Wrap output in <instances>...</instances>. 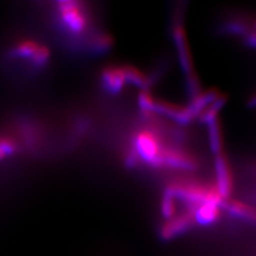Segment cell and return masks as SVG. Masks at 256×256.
Masks as SVG:
<instances>
[{"instance_id": "7a4b0ae2", "label": "cell", "mask_w": 256, "mask_h": 256, "mask_svg": "<svg viewBox=\"0 0 256 256\" xmlns=\"http://www.w3.org/2000/svg\"><path fill=\"white\" fill-rule=\"evenodd\" d=\"M184 15H185V9L184 8L176 9L174 22L172 25V38L175 44L176 52H178V54L182 70L187 78L196 75V73L194 70V60H192V54L186 34V30L185 27H184Z\"/></svg>"}, {"instance_id": "52a82bcc", "label": "cell", "mask_w": 256, "mask_h": 256, "mask_svg": "<svg viewBox=\"0 0 256 256\" xmlns=\"http://www.w3.org/2000/svg\"><path fill=\"white\" fill-rule=\"evenodd\" d=\"M194 210L191 208L186 212L178 216H174L173 218L168 220L162 224L160 228V237L164 240H172L180 235H182L194 226Z\"/></svg>"}, {"instance_id": "ffe728a7", "label": "cell", "mask_w": 256, "mask_h": 256, "mask_svg": "<svg viewBox=\"0 0 256 256\" xmlns=\"http://www.w3.org/2000/svg\"><path fill=\"white\" fill-rule=\"evenodd\" d=\"M224 28L228 32V34H248V27L246 22L242 20H230L228 22Z\"/></svg>"}, {"instance_id": "8fae6325", "label": "cell", "mask_w": 256, "mask_h": 256, "mask_svg": "<svg viewBox=\"0 0 256 256\" xmlns=\"http://www.w3.org/2000/svg\"><path fill=\"white\" fill-rule=\"evenodd\" d=\"M222 207L230 214L248 222L256 224V208L237 200H226Z\"/></svg>"}, {"instance_id": "9c48e42d", "label": "cell", "mask_w": 256, "mask_h": 256, "mask_svg": "<svg viewBox=\"0 0 256 256\" xmlns=\"http://www.w3.org/2000/svg\"><path fill=\"white\" fill-rule=\"evenodd\" d=\"M154 112H158V114L171 118L172 120H175L176 122L184 125L191 123L194 118L187 107H182L175 105V104L159 100H155Z\"/></svg>"}, {"instance_id": "6da1fadb", "label": "cell", "mask_w": 256, "mask_h": 256, "mask_svg": "<svg viewBox=\"0 0 256 256\" xmlns=\"http://www.w3.org/2000/svg\"><path fill=\"white\" fill-rule=\"evenodd\" d=\"M174 198H178L196 208L203 204H212L222 207L224 200L216 187H207L194 182H175L166 188Z\"/></svg>"}, {"instance_id": "7402d4cb", "label": "cell", "mask_w": 256, "mask_h": 256, "mask_svg": "<svg viewBox=\"0 0 256 256\" xmlns=\"http://www.w3.org/2000/svg\"><path fill=\"white\" fill-rule=\"evenodd\" d=\"M244 42L249 46L256 48V32H248L244 36Z\"/></svg>"}, {"instance_id": "d6986e66", "label": "cell", "mask_w": 256, "mask_h": 256, "mask_svg": "<svg viewBox=\"0 0 256 256\" xmlns=\"http://www.w3.org/2000/svg\"><path fill=\"white\" fill-rule=\"evenodd\" d=\"M112 44H114V41H112V38L109 34H100L94 40V42H93L94 50L100 52L109 50Z\"/></svg>"}, {"instance_id": "603a6c76", "label": "cell", "mask_w": 256, "mask_h": 256, "mask_svg": "<svg viewBox=\"0 0 256 256\" xmlns=\"http://www.w3.org/2000/svg\"><path fill=\"white\" fill-rule=\"evenodd\" d=\"M248 106L251 107V108L256 107V94L253 95L252 98L249 100V102H248Z\"/></svg>"}, {"instance_id": "277c9868", "label": "cell", "mask_w": 256, "mask_h": 256, "mask_svg": "<svg viewBox=\"0 0 256 256\" xmlns=\"http://www.w3.org/2000/svg\"><path fill=\"white\" fill-rule=\"evenodd\" d=\"M60 18L72 34H82L86 28V16L79 4L73 0L58 2Z\"/></svg>"}, {"instance_id": "cb8c5ba5", "label": "cell", "mask_w": 256, "mask_h": 256, "mask_svg": "<svg viewBox=\"0 0 256 256\" xmlns=\"http://www.w3.org/2000/svg\"><path fill=\"white\" fill-rule=\"evenodd\" d=\"M253 27H254V30H255V32H256V18L254 20V22H253Z\"/></svg>"}, {"instance_id": "ba28073f", "label": "cell", "mask_w": 256, "mask_h": 256, "mask_svg": "<svg viewBox=\"0 0 256 256\" xmlns=\"http://www.w3.org/2000/svg\"><path fill=\"white\" fill-rule=\"evenodd\" d=\"M16 56L22 59H28L36 66H44L50 61V52L44 45L34 41H24L15 46Z\"/></svg>"}, {"instance_id": "5b68a950", "label": "cell", "mask_w": 256, "mask_h": 256, "mask_svg": "<svg viewBox=\"0 0 256 256\" xmlns=\"http://www.w3.org/2000/svg\"><path fill=\"white\" fill-rule=\"evenodd\" d=\"M159 166H170L173 169L194 171L198 168V162L194 156L185 150L173 148H164L159 159Z\"/></svg>"}, {"instance_id": "9a60e30c", "label": "cell", "mask_w": 256, "mask_h": 256, "mask_svg": "<svg viewBox=\"0 0 256 256\" xmlns=\"http://www.w3.org/2000/svg\"><path fill=\"white\" fill-rule=\"evenodd\" d=\"M123 70L126 82L134 86L141 88L142 91H148V88L152 84V79L146 77V75L143 74L139 68L132 66H126L123 68Z\"/></svg>"}, {"instance_id": "7c38bea8", "label": "cell", "mask_w": 256, "mask_h": 256, "mask_svg": "<svg viewBox=\"0 0 256 256\" xmlns=\"http://www.w3.org/2000/svg\"><path fill=\"white\" fill-rule=\"evenodd\" d=\"M221 95L222 94L219 92L218 89H216V88H212V89L202 91V93L198 94L196 98L191 100L187 108L189 109L192 116L196 118L202 114V111L206 107L210 106L214 100H217Z\"/></svg>"}, {"instance_id": "8992f818", "label": "cell", "mask_w": 256, "mask_h": 256, "mask_svg": "<svg viewBox=\"0 0 256 256\" xmlns=\"http://www.w3.org/2000/svg\"><path fill=\"white\" fill-rule=\"evenodd\" d=\"M216 188L224 200H228L233 191V174L226 155L221 153L214 156Z\"/></svg>"}, {"instance_id": "3957f363", "label": "cell", "mask_w": 256, "mask_h": 256, "mask_svg": "<svg viewBox=\"0 0 256 256\" xmlns=\"http://www.w3.org/2000/svg\"><path fill=\"white\" fill-rule=\"evenodd\" d=\"M164 146L159 138L150 130H141L134 140V150L146 164L159 168V159Z\"/></svg>"}, {"instance_id": "2e32d148", "label": "cell", "mask_w": 256, "mask_h": 256, "mask_svg": "<svg viewBox=\"0 0 256 256\" xmlns=\"http://www.w3.org/2000/svg\"><path fill=\"white\" fill-rule=\"evenodd\" d=\"M228 102V96L226 95H221L220 98L214 100V102H212L210 106L206 107L203 111L202 114H200L198 118L200 120V122L203 123V124H207L210 123L212 120L217 118L218 114H219V111L224 107Z\"/></svg>"}, {"instance_id": "4fadbf2b", "label": "cell", "mask_w": 256, "mask_h": 256, "mask_svg": "<svg viewBox=\"0 0 256 256\" xmlns=\"http://www.w3.org/2000/svg\"><path fill=\"white\" fill-rule=\"evenodd\" d=\"M194 222L200 226H212L220 218V206L212 204L200 205L194 210Z\"/></svg>"}, {"instance_id": "5bb4252c", "label": "cell", "mask_w": 256, "mask_h": 256, "mask_svg": "<svg viewBox=\"0 0 256 256\" xmlns=\"http://www.w3.org/2000/svg\"><path fill=\"white\" fill-rule=\"evenodd\" d=\"M206 125L208 126V141L212 152L214 156L223 153V134L219 118L212 120Z\"/></svg>"}, {"instance_id": "ac0fdd59", "label": "cell", "mask_w": 256, "mask_h": 256, "mask_svg": "<svg viewBox=\"0 0 256 256\" xmlns=\"http://www.w3.org/2000/svg\"><path fill=\"white\" fill-rule=\"evenodd\" d=\"M155 100H156L150 95V91H141L138 96L139 107L144 114H153Z\"/></svg>"}, {"instance_id": "44dd1931", "label": "cell", "mask_w": 256, "mask_h": 256, "mask_svg": "<svg viewBox=\"0 0 256 256\" xmlns=\"http://www.w3.org/2000/svg\"><path fill=\"white\" fill-rule=\"evenodd\" d=\"M15 150L16 146L13 141L6 138H0V160L12 155Z\"/></svg>"}, {"instance_id": "e0dca14e", "label": "cell", "mask_w": 256, "mask_h": 256, "mask_svg": "<svg viewBox=\"0 0 256 256\" xmlns=\"http://www.w3.org/2000/svg\"><path fill=\"white\" fill-rule=\"evenodd\" d=\"M175 212H176L175 198L170 191H168L166 189L162 200V214L164 216V218L169 220L174 217Z\"/></svg>"}, {"instance_id": "30bf717a", "label": "cell", "mask_w": 256, "mask_h": 256, "mask_svg": "<svg viewBox=\"0 0 256 256\" xmlns=\"http://www.w3.org/2000/svg\"><path fill=\"white\" fill-rule=\"evenodd\" d=\"M102 84L110 94H118L126 84L123 68L110 66L102 70Z\"/></svg>"}]
</instances>
